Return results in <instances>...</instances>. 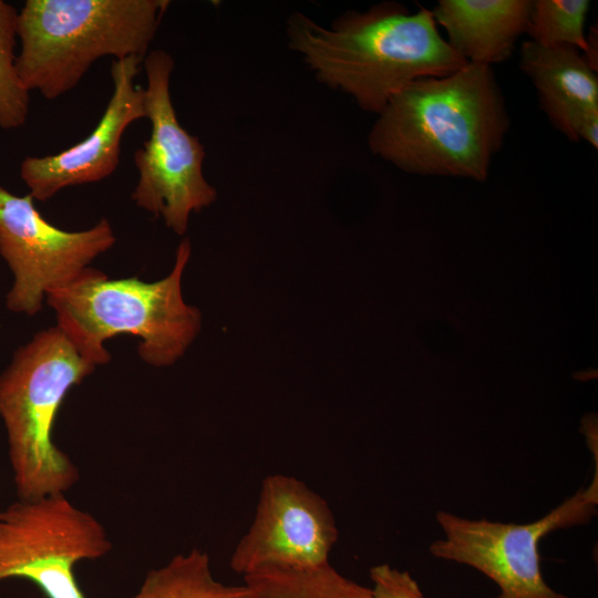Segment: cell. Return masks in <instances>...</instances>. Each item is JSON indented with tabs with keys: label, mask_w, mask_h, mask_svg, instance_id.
Returning a JSON list of instances; mask_svg holds the SVG:
<instances>
[{
	"label": "cell",
	"mask_w": 598,
	"mask_h": 598,
	"mask_svg": "<svg viewBox=\"0 0 598 598\" xmlns=\"http://www.w3.org/2000/svg\"><path fill=\"white\" fill-rule=\"evenodd\" d=\"M509 123L492 66L467 63L396 93L377 115L368 146L409 174L483 182Z\"/></svg>",
	"instance_id": "cell-2"
},
{
	"label": "cell",
	"mask_w": 598,
	"mask_h": 598,
	"mask_svg": "<svg viewBox=\"0 0 598 598\" xmlns=\"http://www.w3.org/2000/svg\"><path fill=\"white\" fill-rule=\"evenodd\" d=\"M530 0H440L432 10L446 41L467 63L507 60L527 31Z\"/></svg>",
	"instance_id": "cell-13"
},
{
	"label": "cell",
	"mask_w": 598,
	"mask_h": 598,
	"mask_svg": "<svg viewBox=\"0 0 598 598\" xmlns=\"http://www.w3.org/2000/svg\"><path fill=\"white\" fill-rule=\"evenodd\" d=\"M371 598H425L419 584L409 571L388 564L370 568Z\"/></svg>",
	"instance_id": "cell-18"
},
{
	"label": "cell",
	"mask_w": 598,
	"mask_h": 598,
	"mask_svg": "<svg viewBox=\"0 0 598 598\" xmlns=\"http://www.w3.org/2000/svg\"><path fill=\"white\" fill-rule=\"evenodd\" d=\"M128 598H254L245 585H226L212 571L207 553L193 548L150 570Z\"/></svg>",
	"instance_id": "cell-14"
},
{
	"label": "cell",
	"mask_w": 598,
	"mask_h": 598,
	"mask_svg": "<svg viewBox=\"0 0 598 598\" xmlns=\"http://www.w3.org/2000/svg\"><path fill=\"white\" fill-rule=\"evenodd\" d=\"M338 536L324 498L293 476L272 474L261 483L252 523L229 565L243 576L269 568H317L329 563Z\"/></svg>",
	"instance_id": "cell-10"
},
{
	"label": "cell",
	"mask_w": 598,
	"mask_h": 598,
	"mask_svg": "<svg viewBox=\"0 0 598 598\" xmlns=\"http://www.w3.org/2000/svg\"><path fill=\"white\" fill-rule=\"evenodd\" d=\"M111 549L102 523L65 494L19 498L0 511V581L28 579L47 598H85L75 565Z\"/></svg>",
	"instance_id": "cell-7"
},
{
	"label": "cell",
	"mask_w": 598,
	"mask_h": 598,
	"mask_svg": "<svg viewBox=\"0 0 598 598\" xmlns=\"http://www.w3.org/2000/svg\"><path fill=\"white\" fill-rule=\"evenodd\" d=\"M598 502L586 488L527 524L468 519L437 512L443 537L434 540L432 556L470 566L499 588L496 598H573L554 590L544 579L538 545L549 533L588 523Z\"/></svg>",
	"instance_id": "cell-8"
},
{
	"label": "cell",
	"mask_w": 598,
	"mask_h": 598,
	"mask_svg": "<svg viewBox=\"0 0 598 598\" xmlns=\"http://www.w3.org/2000/svg\"><path fill=\"white\" fill-rule=\"evenodd\" d=\"M286 34L317 81L375 115L411 83L467 64L441 35L432 10L411 11L395 1L346 11L329 25L293 12Z\"/></svg>",
	"instance_id": "cell-1"
},
{
	"label": "cell",
	"mask_w": 598,
	"mask_h": 598,
	"mask_svg": "<svg viewBox=\"0 0 598 598\" xmlns=\"http://www.w3.org/2000/svg\"><path fill=\"white\" fill-rule=\"evenodd\" d=\"M189 256L190 243L184 239L171 274L154 282L110 279L90 266L66 286L50 291L45 301L54 310L56 327L94 367L110 362L104 343L120 334L140 338L137 353L145 363L167 367L185 353L202 327L199 310L182 295Z\"/></svg>",
	"instance_id": "cell-3"
},
{
	"label": "cell",
	"mask_w": 598,
	"mask_h": 598,
	"mask_svg": "<svg viewBox=\"0 0 598 598\" xmlns=\"http://www.w3.org/2000/svg\"><path fill=\"white\" fill-rule=\"evenodd\" d=\"M589 7L588 0H535L526 33L530 41L544 47H574L588 61L590 47L585 23Z\"/></svg>",
	"instance_id": "cell-16"
},
{
	"label": "cell",
	"mask_w": 598,
	"mask_h": 598,
	"mask_svg": "<svg viewBox=\"0 0 598 598\" xmlns=\"http://www.w3.org/2000/svg\"><path fill=\"white\" fill-rule=\"evenodd\" d=\"M519 66L537 90L542 110L568 140L598 147L597 71L569 45L523 42Z\"/></svg>",
	"instance_id": "cell-12"
},
{
	"label": "cell",
	"mask_w": 598,
	"mask_h": 598,
	"mask_svg": "<svg viewBox=\"0 0 598 598\" xmlns=\"http://www.w3.org/2000/svg\"><path fill=\"white\" fill-rule=\"evenodd\" d=\"M168 0H27L18 11L16 65L24 87L54 100L99 59L144 60Z\"/></svg>",
	"instance_id": "cell-4"
},
{
	"label": "cell",
	"mask_w": 598,
	"mask_h": 598,
	"mask_svg": "<svg viewBox=\"0 0 598 598\" xmlns=\"http://www.w3.org/2000/svg\"><path fill=\"white\" fill-rule=\"evenodd\" d=\"M143 64L144 109L151 133L134 154L138 178L132 199L137 207L163 218L174 233L184 235L190 214L212 205L217 190L204 176L203 143L181 125L172 102L173 56L165 50H153Z\"/></svg>",
	"instance_id": "cell-6"
},
{
	"label": "cell",
	"mask_w": 598,
	"mask_h": 598,
	"mask_svg": "<svg viewBox=\"0 0 598 598\" xmlns=\"http://www.w3.org/2000/svg\"><path fill=\"white\" fill-rule=\"evenodd\" d=\"M114 244L107 219L85 230H63L40 214L29 194L0 186V255L13 276L6 297L10 311L37 315L50 291L73 281Z\"/></svg>",
	"instance_id": "cell-9"
},
{
	"label": "cell",
	"mask_w": 598,
	"mask_h": 598,
	"mask_svg": "<svg viewBox=\"0 0 598 598\" xmlns=\"http://www.w3.org/2000/svg\"><path fill=\"white\" fill-rule=\"evenodd\" d=\"M96 367L54 326L20 347L0 373V417L18 498L65 494L80 473L52 437L70 390Z\"/></svg>",
	"instance_id": "cell-5"
},
{
	"label": "cell",
	"mask_w": 598,
	"mask_h": 598,
	"mask_svg": "<svg viewBox=\"0 0 598 598\" xmlns=\"http://www.w3.org/2000/svg\"><path fill=\"white\" fill-rule=\"evenodd\" d=\"M254 598H371L362 586L334 569L330 563L311 569H261L245 575Z\"/></svg>",
	"instance_id": "cell-15"
},
{
	"label": "cell",
	"mask_w": 598,
	"mask_h": 598,
	"mask_svg": "<svg viewBox=\"0 0 598 598\" xmlns=\"http://www.w3.org/2000/svg\"><path fill=\"white\" fill-rule=\"evenodd\" d=\"M142 62L134 56L112 61V95L85 138L58 154L27 156L21 162L20 177L33 199L47 202L65 187L96 183L114 173L125 130L146 118L144 87L135 83Z\"/></svg>",
	"instance_id": "cell-11"
},
{
	"label": "cell",
	"mask_w": 598,
	"mask_h": 598,
	"mask_svg": "<svg viewBox=\"0 0 598 598\" xmlns=\"http://www.w3.org/2000/svg\"><path fill=\"white\" fill-rule=\"evenodd\" d=\"M18 11L0 0V128L24 125L30 106V92L22 84L16 65Z\"/></svg>",
	"instance_id": "cell-17"
}]
</instances>
